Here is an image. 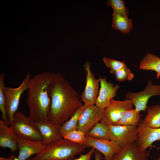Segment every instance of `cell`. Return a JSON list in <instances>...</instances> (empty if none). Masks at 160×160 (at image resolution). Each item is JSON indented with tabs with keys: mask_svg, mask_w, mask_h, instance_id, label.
<instances>
[{
	"mask_svg": "<svg viewBox=\"0 0 160 160\" xmlns=\"http://www.w3.org/2000/svg\"><path fill=\"white\" fill-rule=\"evenodd\" d=\"M116 80L119 82L130 81L134 77L133 74L126 64L121 68L116 71L113 74Z\"/></svg>",
	"mask_w": 160,
	"mask_h": 160,
	"instance_id": "4316f807",
	"label": "cell"
},
{
	"mask_svg": "<svg viewBox=\"0 0 160 160\" xmlns=\"http://www.w3.org/2000/svg\"><path fill=\"white\" fill-rule=\"evenodd\" d=\"M83 144L66 139L47 145L44 150L31 158L32 160H73L75 156L83 152Z\"/></svg>",
	"mask_w": 160,
	"mask_h": 160,
	"instance_id": "3957f363",
	"label": "cell"
},
{
	"mask_svg": "<svg viewBox=\"0 0 160 160\" xmlns=\"http://www.w3.org/2000/svg\"><path fill=\"white\" fill-rule=\"evenodd\" d=\"M0 160H7L6 158H4L2 157H0ZM27 160H32L31 158H30L29 159H28Z\"/></svg>",
	"mask_w": 160,
	"mask_h": 160,
	"instance_id": "4dcf8cb0",
	"label": "cell"
},
{
	"mask_svg": "<svg viewBox=\"0 0 160 160\" xmlns=\"http://www.w3.org/2000/svg\"><path fill=\"white\" fill-rule=\"evenodd\" d=\"M31 76L30 73H28L21 84L17 87H4L6 111L9 124L12 121L15 114L17 111L22 95L25 91L28 89V84L31 78Z\"/></svg>",
	"mask_w": 160,
	"mask_h": 160,
	"instance_id": "5b68a950",
	"label": "cell"
},
{
	"mask_svg": "<svg viewBox=\"0 0 160 160\" xmlns=\"http://www.w3.org/2000/svg\"><path fill=\"white\" fill-rule=\"evenodd\" d=\"M155 96H160V84H153L150 79L142 91L135 93L128 92L126 94L127 99L130 100L135 109L140 112L146 110L148 100Z\"/></svg>",
	"mask_w": 160,
	"mask_h": 160,
	"instance_id": "9c48e42d",
	"label": "cell"
},
{
	"mask_svg": "<svg viewBox=\"0 0 160 160\" xmlns=\"http://www.w3.org/2000/svg\"><path fill=\"white\" fill-rule=\"evenodd\" d=\"M55 74L43 72L31 77L29 81L26 100L28 116L36 122L48 120L51 104L48 87Z\"/></svg>",
	"mask_w": 160,
	"mask_h": 160,
	"instance_id": "7a4b0ae2",
	"label": "cell"
},
{
	"mask_svg": "<svg viewBox=\"0 0 160 160\" xmlns=\"http://www.w3.org/2000/svg\"><path fill=\"white\" fill-rule=\"evenodd\" d=\"M86 136L101 140H110L108 125L99 122L96 123Z\"/></svg>",
	"mask_w": 160,
	"mask_h": 160,
	"instance_id": "7402d4cb",
	"label": "cell"
},
{
	"mask_svg": "<svg viewBox=\"0 0 160 160\" xmlns=\"http://www.w3.org/2000/svg\"><path fill=\"white\" fill-rule=\"evenodd\" d=\"M103 61L106 66L110 68V73L113 75L126 65L124 61H119L106 57L103 58Z\"/></svg>",
	"mask_w": 160,
	"mask_h": 160,
	"instance_id": "83f0119b",
	"label": "cell"
},
{
	"mask_svg": "<svg viewBox=\"0 0 160 160\" xmlns=\"http://www.w3.org/2000/svg\"><path fill=\"white\" fill-rule=\"evenodd\" d=\"M17 137L13 129L3 120H0V146L8 148L12 152L17 149Z\"/></svg>",
	"mask_w": 160,
	"mask_h": 160,
	"instance_id": "e0dca14e",
	"label": "cell"
},
{
	"mask_svg": "<svg viewBox=\"0 0 160 160\" xmlns=\"http://www.w3.org/2000/svg\"><path fill=\"white\" fill-rule=\"evenodd\" d=\"M113 29L118 30L123 34L128 33L133 28L132 20L128 16L113 13L112 15Z\"/></svg>",
	"mask_w": 160,
	"mask_h": 160,
	"instance_id": "d6986e66",
	"label": "cell"
},
{
	"mask_svg": "<svg viewBox=\"0 0 160 160\" xmlns=\"http://www.w3.org/2000/svg\"><path fill=\"white\" fill-rule=\"evenodd\" d=\"M133 108V104L130 100L119 101L112 99L108 105L104 109L103 117L100 122L108 125H115L126 111Z\"/></svg>",
	"mask_w": 160,
	"mask_h": 160,
	"instance_id": "ba28073f",
	"label": "cell"
},
{
	"mask_svg": "<svg viewBox=\"0 0 160 160\" xmlns=\"http://www.w3.org/2000/svg\"><path fill=\"white\" fill-rule=\"evenodd\" d=\"M159 141H160V139L159 140Z\"/></svg>",
	"mask_w": 160,
	"mask_h": 160,
	"instance_id": "d6a6232c",
	"label": "cell"
},
{
	"mask_svg": "<svg viewBox=\"0 0 160 160\" xmlns=\"http://www.w3.org/2000/svg\"><path fill=\"white\" fill-rule=\"evenodd\" d=\"M147 114L143 122L152 128L160 127V103L147 107Z\"/></svg>",
	"mask_w": 160,
	"mask_h": 160,
	"instance_id": "ffe728a7",
	"label": "cell"
},
{
	"mask_svg": "<svg viewBox=\"0 0 160 160\" xmlns=\"http://www.w3.org/2000/svg\"><path fill=\"white\" fill-rule=\"evenodd\" d=\"M85 147H92L103 154L104 160H112L116 153L121 149L111 140L95 139L86 136L83 144Z\"/></svg>",
	"mask_w": 160,
	"mask_h": 160,
	"instance_id": "4fadbf2b",
	"label": "cell"
},
{
	"mask_svg": "<svg viewBox=\"0 0 160 160\" xmlns=\"http://www.w3.org/2000/svg\"><path fill=\"white\" fill-rule=\"evenodd\" d=\"M4 73H1L0 75V110L1 112V119L9 125V122L7 114L6 103L4 92Z\"/></svg>",
	"mask_w": 160,
	"mask_h": 160,
	"instance_id": "cb8c5ba5",
	"label": "cell"
},
{
	"mask_svg": "<svg viewBox=\"0 0 160 160\" xmlns=\"http://www.w3.org/2000/svg\"><path fill=\"white\" fill-rule=\"evenodd\" d=\"M95 150L94 148H92L87 153L80 154L79 158L75 159L73 160H90Z\"/></svg>",
	"mask_w": 160,
	"mask_h": 160,
	"instance_id": "f1b7e54d",
	"label": "cell"
},
{
	"mask_svg": "<svg viewBox=\"0 0 160 160\" xmlns=\"http://www.w3.org/2000/svg\"><path fill=\"white\" fill-rule=\"evenodd\" d=\"M104 109L95 105L87 106L79 117L77 129L82 131L86 135L96 123L102 120Z\"/></svg>",
	"mask_w": 160,
	"mask_h": 160,
	"instance_id": "8fae6325",
	"label": "cell"
},
{
	"mask_svg": "<svg viewBox=\"0 0 160 160\" xmlns=\"http://www.w3.org/2000/svg\"><path fill=\"white\" fill-rule=\"evenodd\" d=\"M148 152L142 151L135 142L121 148L113 156L112 160H148Z\"/></svg>",
	"mask_w": 160,
	"mask_h": 160,
	"instance_id": "2e32d148",
	"label": "cell"
},
{
	"mask_svg": "<svg viewBox=\"0 0 160 160\" xmlns=\"http://www.w3.org/2000/svg\"><path fill=\"white\" fill-rule=\"evenodd\" d=\"M99 78V93L95 105L100 108L105 109L109 104L111 100L116 96L120 86L108 82L105 77Z\"/></svg>",
	"mask_w": 160,
	"mask_h": 160,
	"instance_id": "5bb4252c",
	"label": "cell"
},
{
	"mask_svg": "<svg viewBox=\"0 0 160 160\" xmlns=\"http://www.w3.org/2000/svg\"><path fill=\"white\" fill-rule=\"evenodd\" d=\"M63 138L75 143L84 144L85 141L86 135L82 131L76 129L69 132L64 136Z\"/></svg>",
	"mask_w": 160,
	"mask_h": 160,
	"instance_id": "484cf974",
	"label": "cell"
},
{
	"mask_svg": "<svg viewBox=\"0 0 160 160\" xmlns=\"http://www.w3.org/2000/svg\"><path fill=\"white\" fill-rule=\"evenodd\" d=\"M9 126L14 132L17 138L27 140L42 141V136L36 122L22 112L17 111Z\"/></svg>",
	"mask_w": 160,
	"mask_h": 160,
	"instance_id": "277c9868",
	"label": "cell"
},
{
	"mask_svg": "<svg viewBox=\"0 0 160 160\" xmlns=\"http://www.w3.org/2000/svg\"><path fill=\"white\" fill-rule=\"evenodd\" d=\"M107 5L113 9V13L128 16L129 10L125 6V2L122 0H109Z\"/></svg>",
	"mask_w": 160,
	"mask_h": 160,
	"instance_id": "d4e9b609",
	"label": "cell"
},
{
	"mask_svg": "<svg viewBox=\"0 0 160 160\" xmlns=\"http://www.w3.org/2000/svg\"><path fill=\"white\" fill-rule=\"evenodd\" d=\"M156 160H160V157H159L158 158L156 159Z\"/></svg>",
	"mask_w": 160,
	"mask_h": 160,
	"instance_id": "1f68e13d",
	"label": "cell"
},
{
	"mask_svg": "<svg viewBox=\"0 0 160 160\" xmlns=\"http://www.w3.org/2000/svg\"><path fill=\"white\" fill-rule=\"evenodd\" d=\"M140 119V113L135 108L126 111L115 125H130L137 127Z\"/></svg>",
	"mask_w": 160,
	"mask_h": 160,
	"instance_id": "603a6c76",
	"label": "cell"
},
{
	"mask_svg": "<svg viewBox=\"0 0 160 160\" xmlns=\"http://www.w3.org/2000/svg\"><path fill=\"white\" fill-rule=\"evenodd\" d=\"M83 66L86 72V85L80 99L84 105L88 106L95 105L99 93L100 79L95 78L89 62L86 61Z\"/></svg>",
	"mask_w": 160,
	"mask_h": 160,
	"instance_id": "52a82bcc",
	"label": "cell"
},
{
	"mask_svg": "<svg viewBox=\"0 0 160 160\" xmlns=\"http://www.w3.org/2000/svg\"><path fill=\"white\" fill-rule=\"evenodd\" d=\"M47 145L42 141H35L17 138V156L14 155L6 158L7 160H27L32 155L41 153Z\"/></svg>",
	"mask_w": 160,
	"mask_h": 160,
	"instance_id": "30bf717a",
	"label": "cell"
},
{
	"mask_svg": "<svg viewBox=\"0 0 160 160\" xmlns=\"http://www.w3.org/2000/svg\"><path fill=\"white\" fill-rule=\"evenodd\" d=\"M51 104L48 119L62 125L83 105L80 95L60 73H55L48 87Z\"/></svg>",
	"mask_w": 160,
	"mask_h": 160,
	"instance_id": "6da1fadb",
	"label": "cell"
},
{
	"mask_svg": "<svg viewBox=\"0 0 160 160\" xmlns=\"http://www.w3.org/2000/svg\"><path fill=\"white\" fill-rule=\"evenodd\" d=\"M138 134L135 142L137 147L144 152L148 148L152 146L153 143L160 139V127L151 128L140 120L137 126Z\"/></svg>",
	"mask_w": 160,
	"mask_h": 160,
	"instance_id": "7c38bea8",
	"label": "cell"
},
{
	"mask_svg": "<svg viewBox=\"0 0 160 160\" xmlns=\"http://www.w3.org/2000/svg\"><path fill=\"white\" fill-rule=\"evenodd\" d=\"M94 153L95 154V160H101L103 159L102 156V154L97 150H95Z\"/></svg>",
	"mask_w": 160,
	"mask_h": 160,
	"instance_id": "f546056e",
	"label": "cell"
},
{
	"mask_svg": "<svg viewBox=\"0 0 160 160\" xmlns=\"http://www.w3.org/2000/svg\"><path fill=\"white\" fill-rule=\"evenodd\" d=\"M87 107L83 104V105L79 108L72 116L61 126L60 132L63 137L69 132L77 129L79 117Z\"/></svg>",
	"mask_w": 160,
	"mask_h": 160,
	"instance_id": "44dd1931",
	"label": "cell"
},
{
	"mask_svg": "<svg viewBox=\"0 0 160 160\" xmlns=\"http://www.w3.org/2000/svg\"><path fill=\"white\" fill-rule=\"evenodd\" d=\"M139 68L155 71L156 78L158 79L160 77V57L151 53H148L140 62Z\"/></svg>",
	"mask_w": 160,
	"mask_h": 160,
	"instance_id": "ac0fdd59",
	"label": "cell"
},
{
	"mask_svg": "<svg viewBox=\"0 0 160 160\" xmlns=\"http://www.w3.org/2000/svg\"><path fill=\"white\" fill-rule=\"evenodd\" d=\"M110 140L121 149L135 142L137 137V127L127 125H108Z\"/></svg>",
	"mask_w": 160,
	"mask_h": 160,
	"instance_id": "8992f818",
	"label": "cell"
},
{
	"mask_svg": "<svg viewBox=\"0 0 160 160\" xmlns=\"http://www.w3.org/2000/svg\"><path fill=\"white\" fill-rule=\"evenodd\" d=\"M36 124L42 136V141L46 145L63 138L60 133V125L54 124L48 120L36 122Z\"/></svg>",
	"mask_w": 160,
	"mask_h": 160,
	"instance_id": "9a60e30c",
	"label": "cell"
}]
</instances>
